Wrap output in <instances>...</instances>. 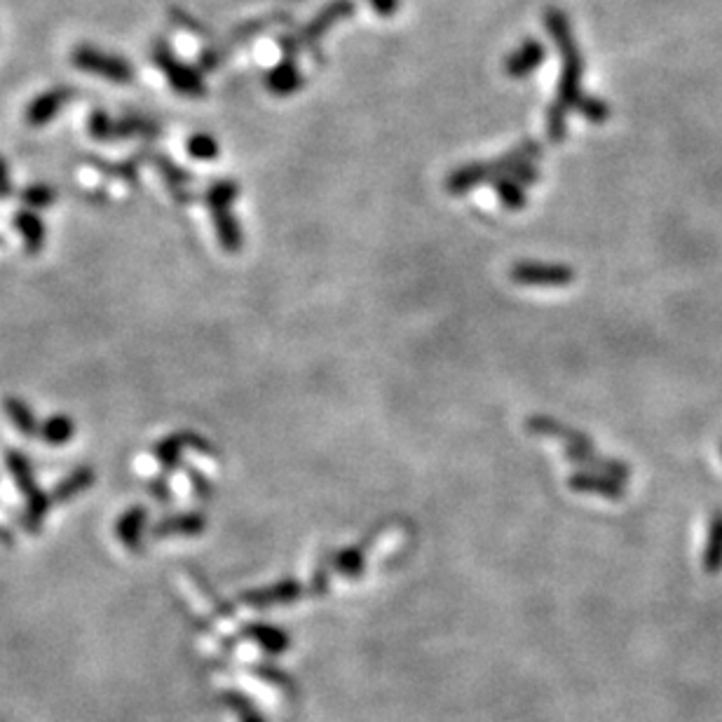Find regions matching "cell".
<instances>
[{
    "label": "cell",
    "mask_w": 722,
    "mask_h": 722,
    "mask_svg": "<svg viewBox=\"0 0 722 722\" xmlns=\"http://www.w3.org/2000/svg\"><path fill=\"white\" fill-rule=\"evenodd\" d=\"M146 521H148L146 507H129L127 512L120 516L118 523H115V537H118L129 551H139Z\"/></svg>",
    "instance_id": "8992f818"
},
{
    "label": "cell",
    "mask_w": 722,
    "mask_h": 722,
    "mask_svg": "<svg viewBox=\"0 0 722 722\" xmlns=\"http://www.w3.org/2000/svg\"><path fill=\"white\" fill-rule=\"evenodd\" d=\"M52 495L50 493H43V490H36V493H31L29 497H26V512L22 516V526L26 533L36 535L40 533V528H43V523L47 519V514H50V507H52Z\"/></svg>",
    "instance_id": "30bf717a"
},
{
    "label": "cell",
    "mask_w": 722,
    "mask_h": 722,
    "mask_svg": "<svg viewBox=\"0 0 722 722\" xmlns=\"http://www.w3.org/2000/svg\"><path fill=\"white\" fill-rule=\"evenodd\" d=\"M151 495L155 497V500H160V502H169V500H172V495H169L167 481H162V479L151 483Z\"/></svg>",
    "instance_id": "4316f807"
},
{
    "label": "cell",
    "mask_w": 722,
    "mask_h": 722,
    "mask_svg": "<svg viewBox=\"0 0 722 722\" xmlns=\"http://www.w3.org/2000/svg\"><path fill=\"white\" fill-rule=\"evenodd\" d=\"M190 481H193L197 497H200V500H209V497H211V483L207 479H202L200 472H190Z\"/></svg>",
    "instance_id": "d4e9b609"
},
{
    "label": "cell",
    "mask_w": 722,
    "mask_h": 722,
    "mask_svg": "<svg viewBox=\"0 0 722 722\" xmlns=\"http://www.w3.org/2000/svg\"><path fill=\"white\" fill-rule=\"evenodd\" d=\"M160 134L158 122L151 118H143V115H127V118L115 120V141L125 139H155Z\"/></svg>",
    "instance_id": "8fae6325"
},
{
    "label": "cell",
    "mask_w": 722,
    "mask_h": 722,
    "mask_svg": "<svg viewBox=\"0 0 722 722\" xmlns=\"http://www.w3.org/2000/svg\"><path fill=\"white\" fill-rule=\"evenodd\" d=\"M148 160H151L153 165L160 169L162 179H165V181L169 183V188L174 190V195L186 193V186L190 183V174L186 172V169H181L179 165H174L172 160L165 158V155H151V158H148Z\"/></svg>",
    "instance_id": "2e32d148"
},
{
    "label": "cell",
    "mask_w": 722,
    "mask_h": 722,
    "mask_svg": "<svg viewBox=\"0 0 722 722\" xmlns=\"http://www.w3.org/2000/svg\"><path fill=\"white\" fill-rule=\"evenodd\" d=\"M94 481H97V474H94L92 467H78V469H73V472L68 474L64 481H59L50 495H52V500L59 504L71 502V500H76L78 495H83L87 488H92Z\"/></svg>",
    "instance_id": "52a82bcc"
},
{
    "label": "cell",
    "mask_w": 722,
    "mask_h": 722,
    "mask_svg": "<svg viewBox=\"0 0 722 722\" xmlns=\"http://www.w3.org/2000/svg\"><path fill=\"white\" fill-rule=\"evenodd\" d=\"M512 277L521 284H568L575 279V272L563 265H540L521 263L512 270Z\"/></svg>",
    "instance_id": "277c9868"
},
{
    "label": "cell",
    "mask_w": 722,
    "mask_h": 722,
    "mask_svg": "<svg viewBox=\"0 0 722 722\" xmlns=\"http://www.w3.org/2000/svg\"><path fill=\"white\" fill-rule=\"evenodd\" d=\"M15 228L19 237H22L24 247L29 254H40L45 247V240H47V230H45V223L40 216L36 214L33 209H22L19 214L15 216Z\"/></svg>",
    "instance_id": "5b68a950"
},
{
    "label": "cell",
    "mask_w": 722,
    "mask_h": 722,
    "mask_svg": "<svg viewBox=\"0 0 722 722\" xmlns=\"http://www.w3.org/2000/svg\"><path fill=\"white\" fill-rule=\"evenodd\" d=\"M54 200H57V190L52 186H43V183H36V186L26 188L22 193V202L26 204V209L33 211L50 207V204H54Z\"/></svg>",
    "instance_id": "ffe728a7"
},
{
    "label": "cell",
    "mask_w": 722,
    "mask_h": 722,
    "mask_svg": "<svg viewBox=\"0 0 722 722\" xmlns=\"http://www.w3.org/2000/svg\"><path fill=\"white\" fill-rule=\"evenodd\" d=\"M73 434H76V425H73V420L68 418V415H52V418H47L43 425H40L38 437L43 439L47 446H64L73 439Z\"/></svg>",
    "instance_id": "4fadbf2b"
},
{
    "label": "cell",
    "mask_w": 722,
    "mask_h": 722,
    "mask_svg": "<svg viewBox=\"0 0 722 722\" xmlns=\"http://www.w3.org/2000/svg\"><path fill=\"white\" fill-rule=\"evenodd\" d=\"M71 61L78 71L106 78L108 83H113V85H129L134 80V68L125 57L104 52V50H99V47L78 45L71 54Z\"/></svg>",
    "instance_id": "7a4b0ae2"
},
{
    "label": "cell",
    "mask_w": 722,
    "mask_h": 722,
    "mask_svg": "<svg viewBox=\"0 0 722 722\" xmlns=\"http://www.w3.org/2000/svg\"><path fill=\"white\" fill-rule=\"evenodd\" d=\"M204 516L202 514H176L167 516L165 521H160L158 526L153 528V537H193L200 535L204 530Z\"/></svg>",
    "instance_id": "ba28073f"
},
{
    "label": "cell",
    "mask_w": 722,
    "mask_h": 722,
    "mask_svg": "<svg viewBox=\"0 0 722 722\" xmlns=\"http://www.w3.org/2000/svg\"><path fill=\"white\" fill-rule=\"evenodd\" d=\"M188 155L202 162L216 160L219 158V143L209 134H193L188 139Z\"/></svg>",
    "instance_id": "d6986e66"
},
{
    "label": "cell",
    "mask_w": 722,
    "mask_h": 722,
    "mask_svg": "<svg viewBox=\"0 0 722 722\" xmlns=\"http://www.w3.org/2000/svg\"><path fill=\"white\" fill-rule=\"evenodd\" d=\"M570 486L575 490H598V495H605V497H622V490H619L617 483H612L610 479H598V476L594 474H582V476H575V479L570 481Z\"/></svg>",
    "instance_id": "ac0fdd59"
},
{
    "label": "cell",
    "mask_w": 722,
    "mask_h": 722,
    "mask_svg": "<svg viewBox=\"0 0 722 722\" xmlns=\"http://www.w3.org/2000/svg\"><path fill=\"white\" fill-rule=\"evenodd\" d=\"M188 446V434H172L155 446V460L160 462L162 472H172L181 467V453Z\"/></svg>",
    "instance_id": "9a60e30c"
},
{
    "label": "cell",
    "mask_w": 722,
    "mask_h": 722,
    "mask_svg": "<svg viewBox=\"0 0 722 722\" xmlns=\"http://www.w3.org/2000/svg\"><path fill=\"white\" fill-rule=\"evenodd\" d=\"M268 85H270L275 92L286 94V92H291V90H294V87L298 85V76H296V71H294V68H291V66H279L277 71L270 73Z\"/></svg>",
    "instance_id": "603a6c76"
},
{
    "label": "cell",
    "mask_w": 722,
    "mask_h": 722,
    "mask_svg": "<svg viewBox=\"0 0 722 722\" xmlns=\"http://www.w3.org/2000/svg\"><path fill=\"white\" fill-rule=\"evenodd\" d=\"M214 223H216V235H219L221 247L228 251V254H237L242 247V233L240 223L235 221V216L226 211H214Z\"/></svg>",
    "instance_id": "5bb4252c"
},
{
    "label": "cell",
    "mask_w": 722,
    "mask_h": 722,
    "mask_svg": "<svg viewBox=\"0 0 722 722\" xmlns=\"http://www.w3.org/2000/svg\"><path fill=\"white\" fill-rule=\"evenodd\" d=\"M235 197H237V186L233 181L214 183V186L207 190V202L211 207V214H214V211L230 209V204L235 202Z\"/></svg>",
    "instance_id": "e0dca14e"
},
{
    "label": "cell",
    "mask_w": 722,
    "mask_h": 722,
    "mask_svg": "<svg viewBox=\"0 0 722 722\" xmlns=\"http://www.w3.org/2000/svg\"><path fill=\"white\" fill-rule=\"evenodd\" d=\"M497 190H500L502 202L507 204V207L516 209V207H521V204H523V193H521V188L516 186V183L500 181V183H497Z\"/></svg>",
    "instance_id": "cb8c5ba5"
},
{
    "label": "cell",
    "mask_w": 722,
    "mask_h": 722,
    "mask_svg": "<svg viewBox=\"0 0 722 722\" xmlns=\"http://www.w3.org/2000/svg\"><path fill=\"white\" fill-rule=\"evenodd\" d=\"M87 129L97 141H115V120L106 111H92Z\"/></svg>",
    "instance_id": "7402d4cb"
},
{
    "label": "cell",
    "mask_w": 722,
    "mask_h": 722,
    "mask_svg": "<svg viewBox=\"0 0 722 722\" xmlns=\"http://www.w3.org/2000/svg\"><path fill=\"white\" fill-rule=\"evenodd\" d=\"M153 64L160 68L162 76L172 85V90L183 94V97H202V94L207 92L204 90L202 73L197 71L195 66H190L176 57L167 40H155Z\"/></svg>",
    "instance_id": "6da1fadb"
},
{
    "label": "cell",
    "mask_w": 722,
    "mask_h": 722,
    "mask_svg": "<svg viewBox=\"0 0 722 722\" xmlns=\"http://www.w3.org/2000/svg\"><path fill=\"white\" fill-rule=\"evenodd\" d=\"M5 465H8L12 479H15L19 493L24 495V500H26V497H29L31 493H36V490H38L36 474H33L31 462H29V458H26L24 453L10 451L8 458H5Z\"/></svg>",
    "instance_id": "7c38bea8"
},
{
    "label": "cell",
    "mask_w": 722,
    "mask_h": 722,
    "mask_svg": "<svg viewBox=\"0 0 722 722\" xmlns=\"http://www.w3.org/2000/svg\"><path fill=\"white\" fill-rule=\"evenodd\" d=\"M708 570H718L722 565V514H718L711 523V535H708L706 551Z\"/></svg>",
    "instance_id": "44dd1931"
},
{
    "label": "cell",
    "mask_w": 722,
    "mask_h": 722,
    "mask_svg": "<svg viewBox=\"0 0 722 722\" xmlns=\"http://www.w3.org/2000/svg\"><path fill=\"white\" fill-rule=\"evenodd\" d=\"M73 97H76V90L68 85L52 87V90L40 92L38 97L31 101L29 108H26V113H24L26 125H31V127L50 125V122L59 115L61 108H66L68 104H71Z\"/></svg>",
    "instance_id": "3957f363"
},
{
    "label": "cell",
    "mask_w": 722,
    "mask_h": 722,
    "mask_svg": "<svg viewBox=\"0 0 722 722\" xmlns=\"http://www.w3.org/2000/svg\"><path fill=\"white\" fill-rule=\"evenodd\" d=\"M10 193H12V181H10L8 162L0 158V197H8Z\"/></svg>",
    "instance_id": "484cf974"
},
{
    "label": "cell",
    "mask_w": 722,
    "mask_h": 722,
    "mask_svg": "<svg viewBox=\"0 0 722 722\" xmlns=\"http://www.w3.org/2000/svg\"><path fill=\"white\" fill-rule=\"evenodd\" d=\"M3 411L10 418L12 425H15L17 432L22 434V437H26V439L38 437V434H40L38 420H36V415H33L31 406L26 404V401H22L19 397H5L3 399Z\"/></svg>",
    "instance_id": "9c48e42d"
}]
</instances>
